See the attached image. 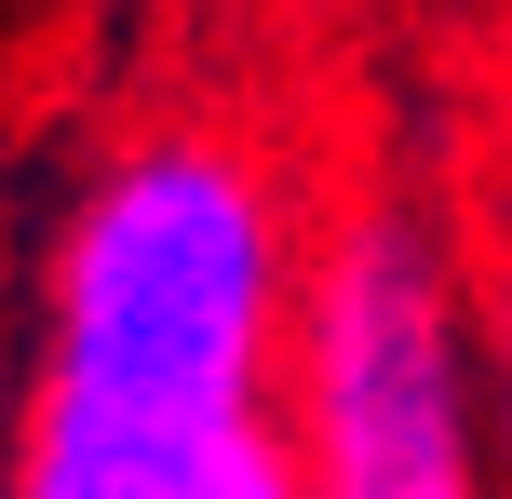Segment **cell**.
I'll use <instances>...</instances> for the list:
<instances>
[{"label": "cell", "mask_w": 512, "mask_h": 499, "mask_svg": "<svg viewBox=\"0 0 512 499\" xmlns=\"http://www.w3.org/2000/svg\"><path fill=\"white\" fill-rule=\"evenodd\" d=\"M297 230L230 135H135L41 284V392L135 419H270L297 365Z\"/></svg>", "instance_id": "1"}, {"label": "cell", "mask_w": 512, "mask_h": 499, "mask_svg": "<svg viewBox=\"0 0 512 499\" xmlns=\"http://www.w3.org/2000/svg\"><path fill=\"white\" fill-rule=\"evenodd\" d=\"M283 432H297L310 499H486L499 405H486V338L459 311L432 216L364 203L310 257Z\"/></svg>", "instance_id": "2"}, {"label": "cell", "mask_w": 512, "mask_h": 499, "mask_svg": "<svg viewBox=\"0 0 512 499\" xmlns=\"http://www.w3.org/2000/svg\"><path fill=\"white\" fill-rule=\"evenodd\" d=\"M0 499H310L283 419H135V405H27Z\"/></svg>", "instance_id": "3"}, {"label": "cell", "mask_w": 512, "mask_h": 499, "mask_svg": "<svg viewBox=\"0 0 512 499\" xmlns=\"http://www.w3.org/2000/svg\"><path fill=\"white\" fill-rule=\"evenodd\" d=\"M486 405H499V473H512V270H499V311H486Z\"/></svg>", "instance_id": "4"}]
</instances>
